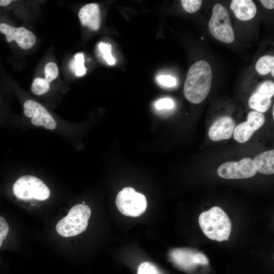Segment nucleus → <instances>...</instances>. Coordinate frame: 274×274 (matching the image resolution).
Instances as JSON below:
<instances>
[{"label": "nucleus", "mask_w": 274, "mask_h": 274, "mask_svg": "<svg viewBox=\"0 0 274 274\" xmlns=\"http://www.w3.org/2000/svg\"><path fill=\"white\" fill-rule=\"evenodd\" d=\"M212 72L209 63L200 60L189 68L184 86L186 99L193 104L201 102L208 95L211 86Z\"/></svg>", "instance_id": "f257e3e1"}, {"label": "nucleus", "mask_w": 274, "mask_h": 274, "mask_svg": "<svg viewBox=\"0 0 274 274\" xmlns=\"http://www.w3.org/2000/svg\"><path fill=\"white\" fill-rule=\"evenodd\" d=\"M198 223L202 231L209 238L218 242L228 239L231 223L227 215L220 207L215 206L201 213Z\"/></svg>", "instance_id": "f03ea898"}, {"label": "nucleus", "mask_w": 274, "mask_h": 274, "mask_svg": "<svg viewBox=\"0 0 274 274\" xmlns=\"http://www.w3.org/2000/svg\"><path fill=\"white\" fill-rule=\"evenodd\" d=\"M90 215L91 209L88 206L76 204L70 210L65 217L59 221L56 230L63 237L77 235L87 228Z\"/></svg>", "instance_id": "7ed1b4c3"}, {"label": "nucleus", "mask_w": 274, "mask_h": 274, "mask_svg": "<svg viewBox=\"0 0 274 274\" xmlns=\"http://www.w3.org/2000/svg\"><path fill=\"white\" fill-rule=\"evenodd\" d=\"M13 193L16 197L22 200L36 199L44 200L50 196V190L40 179L30 175L20 177L14 183Z\"/></svg>", "instance_id": "20e7f679"}, {"label": "nucleus", "mask_w": 274, "mask_h": 274, "mask_svg": "<svg viewBox=\"0 0 274 274\" xmlns=\"http://www.w3.org/2000/svg\"><path fill=\"white\" fill-rule=\"evenodd\" d=\"M209 29L211 35L222 42L230 43L234 40V33L228 12L220 4H216L213 8Z\"/></svg>", "instance_id": "39448f33"}, {"label": "nucleus", "mask_w": 274, "mask_h": 274, "mask_svg": "<svg viewBox=\"0 0 274 274\" xmlns=\"http://www.w3.org/2000/svg\"><path fill=\"white\" fill-rule=\"evenodd\" d=\"M116 204L123 215L136 217L144 213L147 202L143 194L135 191L132 187H127L123 188L118 193Z\"/></svg>", "instance_id": "423d86ee"}, {"label": "nucleus", "mask_w": 274, "mask_h": 274, "mask_svg": "<svg viewBox=\"0 0 274 274\" xmlns=\"http://www.w3.org/2000/svg\"><path fill=\"white\" fill-rule=\"evenodd\" d=\"M218 174L226 179H242L253 177L257 172L253 160L246 157L236 162L229 161L221 164L218 168Z\"/></svg>", "instance_id": "0eeeda50"}, {"label": "nucleus", "mask_w": 274, "mask_h": 274, "mask_svg": "<svg viewBox=\"0 0 274 274\" xmlns=\"http://www.w3.org/2000/svg\"><path fill=\"white\" fill-rule=\"evenodd\" d=\"M24 113L27 117H31V122L36 126H43L53 130L56 127V123L52 115L39 102L27 100L24 104Z\"/></svg>", "instance_id": "6e6552de"}, {"label": "nucleus", "mask_w": 274, "mask_h": 274, "mask_svg": "<svg viewBox=\"0 0 274 274\" xmlns=\"http://www.w3.org/2000/svg\"><path fill=\"white\" fill-rule=\"evenodd\" d=\"M169 256L173 262L180 268L188 269L197 265L208 264L207 257L202 253L187 249L172 250Z\"/></svg>", "instance_id": "1a4fd4ad"}, {"label": "nucleus", "mask_w": 274, "mask_h": 274, "mask_svg": "<svg viewBox=\"0 0 274 274\" xmlns=\"http://www.w3.org/2000/svg\"><path fill=\"white\" fill-rule=\"evenodd\" d=\"M264 122L265 116L262 113L256 111L249 112L247 121L240 123L235 128L233 132L234 139L241 143L248 141Z\"/></svg>", "instance_id": "9d476101"}, {"label": "nucleus", "mask_w": 274, "mask_h": 274, "mask_svg": "<svg viewBox=\"0 0 274 274\" xmlns=\"http://www.w3.org/2000/svg\"><path fill=\"white\" fill-rule=\"evenodd\" d=\"M0 32L6 35L8 42L14 40L23 49L31 48L36 42L35 35L24 27H14L2 23H0Z\"/></svg>", "instance_id": "9b49d317"}, {"label": "nucleus", "mask_w": 274, "mask_h": 274, "mask_svg": "<svg viewBox=\"0 0 274 274\" xmlns=\"http://www.w3.org/2000/svg\"><path fill=\"white\" fill-rule=\"evenodd\" d=\"M274 94L273 82L267 81L261 83L251 96L249 105L256 111L263 113L268 110L271 104Z\"/></svg>", "instance_id": "f8f14e48"}, {"label": "nucleus", "mask_w": 274, "mask_h": 274, "mask_svg": "<svg viewBox=\"0 0 274 274\" xmlns=\"http://www.w3.org/2000/svg\"><path fill=\"white\" fill-rule=\"evenodd\" d=\"M235 125L234 121L230 116L220 117L210 127L209 138L214 141L228 139L234 132Z\"/></svg>", "instance_id": "ddd939ff"}, {"label": "nucleus", "mask_w": 274, "mask_h": 274, "mask_svg": "<svg viewBox=\"0 0 274 274\" xmlns=\"http://www.w3.org/2000/svg\"><path fill=\"white\" fill-rule=\"evenodd\" d=\"M79 17L82 24L96 30L100 26V11L98 5L91 3L84 5L79 12Z\"/></svg>", "instance_id": "4468645a"}, {"label": "nucleus", "mask_w": 274, "mask_h": 274, "mask_svg": "<svg viewBox=\"0 0 274 274\" xmlns=\"http://www.w3.org/2000/svg\"><path fill=\"white\" fill-rule=\"evenodd\" d=\"M230 8L237 18L243 21L252 19L257 12L256 7L251 0H232Z\"/></svg>", "instance_id": "2eb2a0df"}, {"label": "nucleus", "mask_w": 274, "mask_h": 274, "mask_svg": "<svg viewBox=\"0 0 274 274\" xmlns=\"http://www.w3.org/2000/svg\"><path fill=\"white\" fill-rule=\"evenodd\" d=\"M257 171L265 175L274 173V150H270L257 155L253 160Z\"/></svg>", "instance_id": "dca6fc26"}, {"label": "nucleus", "mask_w": 274, "mask_h": 274, "mask_svg": "<svg viewBox=\"0 0 274 274\" xmlns=\"http://www.w3.org/2000/svg\"><path fill=\"white\" fill-rule=\"evenodd\" d=\"M257 72L260 75H265L274 68L273 56L264 55L260 57L255 65Z\"/></svg>", "instance_id": "f3484780"}, {"label": "nucleus", "mask_w": 274, "mask_h": 274, "mask_svg": "<svg viewBox=\"0 0 274 274\" xmlns=\"http://www.w3.org/2000/svg\"><path fill=\"white\" fill-rule=\"evenodd\" d=\"M84 54L78 53L75 55L71 62L70 67L77 76L81 77L85 74L87 69L84 65Z\"/></svg>", "instance_id": "a211bd4d"}, {"label": "nucleus", "mask_w": 274, "mask_h": 274, "mask_svg": "<svg viewBox=\"0 0 274 274\" xmlns=\"http://www.w3.org/2000/svg\"><path fill=\"white\" fill-rule=\"evenodd\" d=\"M49 87V82L46 79L39 77L33 80L31 89L33 93L40 95L46 93Z\"/></svg>", "instance_id": "6ab92c4d"}, {"label": "nucleus", "mask_w": 274, "mask_h": 274, "mask_svg": "<svg viewBox=\"0 0 274 274\" xmlns=\"http://www.w3.org/2000/svg\"><path fill=\"white\" fill-rule=\"evenodd\" d=\"M98 48L107 63L110 65H114L116 60L111 54V45L109 43L100 42L98 45Z\"/></svg>", "instance_id": "aec40b11"}, {"label": "nucleus", "mask_w": 274, "mask_h": 274, "mask_svg": "<svg viewBox=\"0 0 274 274\" xmlns=\"http://www.w3.org/2000/svg\"><path fill=\"white\" fill-rule=\"evenodd\" d=\"M137 274H161V273L154 264L146 261L139 265Z\"/></svg>", "instance_id": "412c9836"}, {"label": "nucleus", "mask_w": 274, "mask_h": 274, "mask_svg": "<svg viewBox=\"0 0 274 274\" xmlns=\"http://www.w3.org/2000/svg\"><path fill=\"white\" fill-rule=\"evenodd\" d=\"M45 79L49 82H52L58 76V68L56 64L53 62H48L45 67Z\"/></svg>", "instance_id": "4be33fe9"}, {"label": "nucleus", "mask_w": 274, "mask_h": 274, "mask_svg": "<svg viewBox=\"0 0 274 274\" xmlns=\"http://www.w3.org/2000/svg\"><path fill=\"white\" fill-rule=\"evenodd\" d=\"M182 5L184 10L189 13H194L197 11L202 4L201 0H182Z\"/></svg>", "instance_id": "5701e85b"}, {"label": "nucleus", "mask_w": 274, "mask_h": 274, "mask_svg": "<svg viewBox=\"0 0 274 274\" xmlns=\"http://www.w3.org/2000/svg\"><path fill=\"white\" fill-rule=\"evenodd\" d=\"M174 106L175 103L173 99L168 97L159 99L154 104L155 108L158 110H170Z\"/></svg>", "instance_id": "b1692460"}, {"label": "nucleus", "mask_w": 274, "mask_h": 274, "mask_svg": "<svg viewBox=\"0 0 274 274\" xmlns=\"http://www.w3.org/2000/svg\"><path fill=\"white\" fill-rule=\"evenodd\" d=\"M156 79L159 84L165 87H172L177 84L176 79L169 75H160L157 77Z\"/></svg>", "instance_id": "393cba45"}, {"label": "nucleus", "mask_w": 274, "mask_h": 274, "mask_svg": "<svg viewBox=\"0 0 274 274\" xmlns=\"http://www.w3.org/2000/svg\"><path fill=\"white\" fill-rule=\"evenodd\" d=\"M9 232V226L5 219L0 216V248Z\"/></svg>", "instance_id": "a878e982"}, {"label": "nucleus", "mask_w": 274, "mask_h": 274, "mask_svg": "<svg viewBox=\"0 0 274 274\" xmlns=\"http://www.w3.org/2000/svg\"><path fill=\"white\" fill-rule=\"evenodd\" d=\"M260 2L267 9L274 8V1L273 0H260Z\"/></svg>", "instance_id": "bb28decb"}, {"label": "nucleus", "mask_w": 274, "mask_h": 274, "mask_svg": "<svg viewBox=\"0 0 274 274\" xmlns=\"http://www.w3.org/2000/svg\"><path fill=\"white\" fill-rule=\"evenodd\" d=\"M12 1L11 0H0V6H6L9 5Z\"/></svg>", "instance_id": "cd10ccee"}, {"label": "nucleus", "mask_w": 274, "mask_h": 274, "mask_svg": "<svg viewBox=\"0 0 274 274\" xmlns=\"http://www.w3.org/2000/svg\"><path fill=\"white\" fill-rule=\"evenodd\" d=\"M271 74H272V76L274 77V68L272 69V70L271 71Z\"/></svg>", "instance_id": "c85d7f7f"}, {"label": "nucleus", "mask_w": 274, "mask_h": 274, "mask_svg": "<svg viewBox=\"0 0 274 274\" xmlns=\"http://www.w3.org/2000/svg\"><path fill=\"white\" fill-rule=\"evenodd\" d=\"M272 116H273V117H274V107H273V108H272Z\"/></svg>", "instance_id": "c756f323"}]
</instances>
